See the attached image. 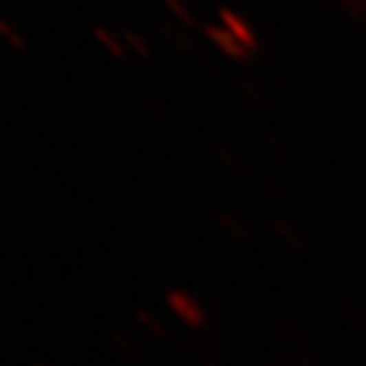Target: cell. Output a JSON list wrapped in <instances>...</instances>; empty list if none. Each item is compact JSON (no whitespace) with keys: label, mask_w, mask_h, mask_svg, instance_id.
Listing matches in <instances>:
<instances>
[{"label":"cell","mask_w":366,"mask_h":366,"mask_svg":"<svg viewBox=\"0 0 366 366\" xmlns=\"http://www.w3.org/2000/svg\"><path fill=\"white\" fill-rule=\"evenodd\" d=\"M36 366H46V364H36Z\"/></svg>","instance_id":"cell-4"},{"label":"cell","mask_w":366,"mask_h":366,"mask_svg":"<svg viewBox=\"0 0 366 366\" xmlns=\"http://www.w3.org/2000/svg\"><path fill=\"white\" fill-rule=\"evenodd\" d=\"M92 34H94V39H97V41H100L102 46H105V49L112 54V56H117V58L125 56V51H122V43L117 41L115 34H109L107 28H102V25L97 23V25H92Z\"/></svg>","instance_id":"cell-1"},{"label":"cell","mask_w":366,"mask_h":366,"mask_svg":"<svg viewBox=\"0 0 366 366\" xmlns=\"http://www.w3.org/2000/svg\"><path fill=\"white\" fill-rule=\"evenodd\" d=\"M125 39H127V43H130L133 49H138V51H142V54H145V46L140 43V39H138V36H135V34H125Z\"/></svg>","instance_id":"cell-3"},{"label":"cell","mask_w":366,"mask_h":366,"mask_svg":"<svg viewBox=\"0 0 366 366\" xmlns=\"http://www.w3.org/2000/svg\"><path fill=\"white\" fill-rule=\"evenodd\" d=\"M0 36H3V39L13 46V49H25V41L18 36V31L8 23V21H6V18H0Z\"/></svg>","instance_id":"cell-2"}]
</instances>
